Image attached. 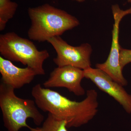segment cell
I'll list each match as a JSON object with an SVG mask.
<instances>
[{
    "label": "cell",
    "instance_id": "4fadbf2b",
    "mask_svg": "<svg viewBox=\"0 0 131 131\" xmlns=\"http://www.w3.org/2000/svg\"><path fill=\"white\" fill-rule=\"evenodd\" d=\"M72 1H76L77 2L79 3H82L84 2L86 0H72Z\"/></svg>",
    "mask_w": 131,
    "mask_h": 131
},
{
    "label": "cell",
    "instance_id": "8fae6325",
    "mask_svg": "<svg viewBox=\"0 0 131 131\" xmlns=\"http://www.w3.org/2000/svg\"><path fill=\"white\" fill-rule=\"evenodd\" d=\"M18 4L11 0H0V31L5 29L9 20L13 18Z\"/></svg>",
    "mask_w": 131,
    "mask_h": 131
},
{
    "label": "cell",
    "instance_id": "ba28073f",
    "mask_svg": "<svg viewBox=\"0 0 131 131\" xmlns=\"http://www.w3.org/2000/svg\"><path fill=\"white\" fill-rule=\"evenodd\" d=\"M84 78V70L79 68L71 66L58 67L51 73L43 86L47 89L65 88L77 96H82L85 91L81 83Z\"/></svg>",
    "mask_w": 131,
    "mask_h": 131
},
{
    "label": "cell",
    "instance_id": "8992f818",
    "mask_svg": "<svg viewBox=\"0 0 131 131\" xmlns=\"http://www.w3.org/2000/svg\"><path fill=\"white\" fill-rule=\"evenodd\" d=\"M114 23L113 25L112 45L110 53L105 62L96 64V68L100 69L112 78L124 86L128 84V82L124 78L119 62L120 49L119 43V25L123 18L127 15L131 14V8L126 10L121 9L118 5L112 6Z\"/></svg>",
    "mask_w": 131,
    "mask_h": 131
},
{
    "label": "cell",
    "instance_id": "5b68a950",
    "mask_svg": "<svg viewBox=\"0 0 131 131\" xmlns=\"http://www.w3.org/2000/svg\"><path fill=\"white\" fill-rule=\"evenodd\" d=\"M47 42L56 52L57 57L53 59V62L58 67L71 66L83 70L91 68L90 57L93 50L89 44L72 46L61 36L51 38Z\"/></svg>",
    "mask_w": 131,
    "mask_h": 131
},
{
    "label": "cell",
    "instance_id": "9c48e42d",
    "mask_svg": "<svg viewBox=\"0 0 131 131\" xmlns=\"http://www.w3.org/2000/svg\"><path fill=\"white\" fill-rule=\"evenodd\" d=\"M0 73L2 83L15 89L21 88L30 84L37 74L29 67L20 68L12 61L0 56Z\"/></svg>",
    "mask_w": 131,
    "mask_h": 131
},
{
    "label": "cell",
    "instance_id": "52a82bcc",
    "mask_svg": "<svg viewBox=\"0 0 131 131\" xmlns=\"http://www.w3.org/2000/svg\"><path fill=\"white\" fill-rule=\"evenodd\" d=\"M84 78L91 80L98 88L112 96L131 114V95L105 72L98 68H90L84 70Z\"/></svg>",
    "mask_w": 131,
    "mask_h": 131
},
{
    "label": "cell",
    "instance_id": "5bb4252c",
    "mask_svg": "<svg viewBox=\"0 0 131 131\" xmlns=\"http://www.w3.org/2000/svg\"></svg>",
    "mask_w": 131,
    "mask_h": 131
},
{
    "label": "cell",
    "instance_id": "30bf717a",
    "mask_svg": "<svg viewBox=\"0 0 131 131\" xmlns=\"http://www.w3.org/2000/svg\"><path fill=\"white\" fill-rule=\"evenodd\" d=\"M66 121L58 118L51 114L48 113L47 117L42 123L41 126L32 127L30 131H68Z\"/></svg>",
    "mask_w": 131,
    "mask_h": 131
},
{
    "label": "cell",
    "instance_id": "277c9868",
    "mask_svg": "<svg viewBox=\"0 0 131 131\" xmlns=\"http://www.w3.org/2000/svg\"><path fill=\"white\" fill-rule=\"evenodd\" d=\"M0 54L6 59L32 68L37 75L45 74L43 65L50 57L47 50H39L31 40L14 32L0 35Z\"/></svg>",
    "mask_w": 131,
    "mask_h": 131
},
{
    "label": "cell",
    "instance_id": "7c38bea8",
    "mask_svg": "<svg viewBox=\"0 0 131 131\" xmlns=\"http://www.w3.org/2000/svg\"><path fill=\"white\" fill-rule=\"evenodd\" d=\"M119 62L122 70L126 66L131 63V50L124 49L121 46Z\"/></svg>",
    "mask_w": 131,
    "mask_h": 131
},
{
    "label": "cell",
    "instance_id": "7a4b0ae2",
    "mask_svg": "<svg viewBox=\"0 0 131 131\" xmlns=\"http://www.w3.org/2000/svg\"><path fill=\"white\" fill-rule=\"evenodd\" d=\"M28 14L31 22L28 37L38 42H47L51 38L61 36L80 24L75 16L48 3L29 8Z\"/></svg>",
    "mask_w": 131,
    "mask_h": 131
},
{
    "label": "cell",
    "instance_id": "3957f363",
    "mask_svg": "<svg viewBox=\"0 0 131 131\" xmlns=\"http://www.w3.org/2000/svg\"><path fill=\"white\" fill-rule=\"evenodd\" d=\"M14 90L2 82L0 84V107L5 128L8 131H19L23 127L29 129L28 118L32 119L36 125H41L44 117L35 101L18 97Z\"/></svg>",
    "mask_w": 131,
    "mask_h": 131
},
{
    "label": "cell",
    "instance_id": "6da1fadb",
    "mask_svg": "<svg viewBox=\"0 0 131 131\" xmlns=\"http://www.w3.org/2000/svg\"><path fill=\"white\" fill-rule=\"evenodd\" d=\"M31 94L38 107L66 121L68 128L80 127L88 124L98 112V94L94 89L88 90L86 97L80 102L71 100L40 84L33 87Z\"/></svg>",
    "mask_w": 131,
    "mask_h": 131
}]
</instances>
